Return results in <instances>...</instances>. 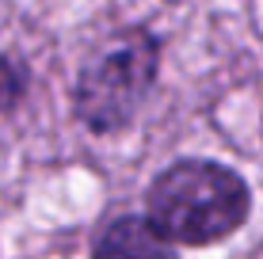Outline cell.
Returning a JSON list of instances; mask_svg holds the SVG:
<instances>
[{
    "mask_svg": "<svg viewBox=\"0 0 263 259\" xmlns=\"http://www.w3.org/2000/svg\"><path fill=\"white\" fill-rule=\"evenodd\" d=\"M252 213L240 172L217 160H176L145 191V221L172 248H206L233 236Z\"/></svg>",
    "mask_w": 263,
    "mask_h": 259,
    "instance_id": "obj_1",
    "label": "cell"
},
{
    "mask_svg": "<svg viewBox=\"0 0 263 259\" xmlns=\"http://www.w3.org/2000/svg\"><path fill=\"white\" fill-rule=\"evenodd\" d=\"M160 73V38L153 31H126L111 46L80 65L72 80V114L88 133H122L138 118L141 103L157 88Z\"/></svg>",
    "mask_w": 263,
    "mask_h": 259,
    "instance_id": "obj_2",
    "label": "cell"
},
{
    "mask_svg": "<svg viewBox=\"0 0 263 259\" xmlns=\"http://www.w3.org/2000/svg\"><path fill=\"white\" fill-rule=\"evenodd\" d=\"M92 252L96 255H138V252H153L164 255L172 252V244H164L157 233H153L149 221L138 217H115L111 225H103L92 236Z\"/></svg>",
    "mask_w": 263,
    "mask_h": 259,
    "instance_id": "obj_3",
    "label": "cell"
},
{
    "mask_svg": "<svg viewBox=\"0 0 263 259\" xmlns=\"http://www.w3.org/2000/svg\"><path fill=\"white\" fill-rule=\"evenodd\" d=\"M27 95V65L0 53V114L15 111Z\"/></svg>",
    "mask_w": 263,
    "mask_h": 259,
    "instance_id": "obj_4",
    "label": "cell"
}]
</instances>
